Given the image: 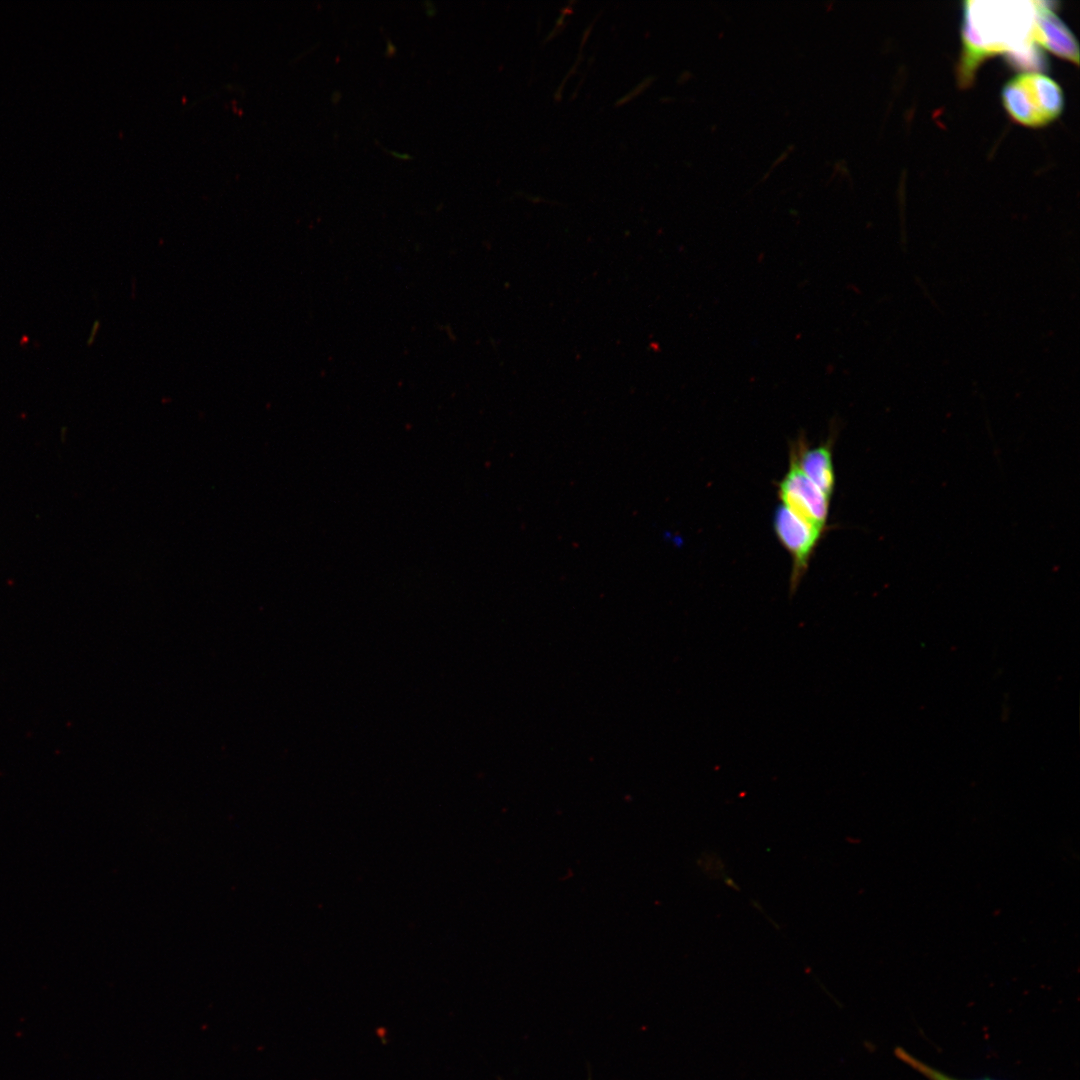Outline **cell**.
I'll use <instances>...</instances> for the list:
<instances>
[{
	"label": "cell",
	"instance_id": "4",
	"mask_svg": "<svg viewBox=\"0 0 1080 1080\" xmlns=\"http://www.w3.org/2000/svg\"><path fill=\"white\" fill-rule=\"evenodd\" d=\"M778 496L782 505L807 523L825 530L829 515L828 498L796 464L790 460L789 468L778 483Z\"/></svg>",
	"mask_w": 1080,
	"mask_h": 1080
},
{
	"label": "cell",
	"instance_id": "6",
	"mask_svg": "<svg viewBox=\"0 0 1080 1080\" xmlns=\"http://www.w3.org/2000/svg\"><path fill=\"white\" fill-rule=\"evenodd\" d=\"M792 460L801 472L831 499L835 488V472L830 441L816 447H807L798 440L790 451Z\"/></svg>",
	"mask_w": 1080,
	"mask_h": 1080
},
{
	"label": "cell",
	"instance_id": "1",
	"mask_svg": "<svg viewBox=\"0 0 1080 1080\" xmlns=\"http://www.w3.org/2000/svg\"><path fill=\"white\" fill-rule=\"evenodd\" d=\"M1036 1H967L964 7L963 41L967 70L985 56L1010 51L1011 55L1033 47Z\"/></svg>",
	"mask_w": 1080,
	"mask_h": 1080
},
{
	"label": "cell",
	"instance_id": "3",
	"mask_svg": "<svg viewBox=\"0 0 1080 1080\" xmlns=\"http://www.w3.org/2000/svg\"><path fill=\"white\" fill-rule=\"evenodd\" d=\"M773 528L778 541L792 560L789 583V592L792 596L808 569L810 559L824 530L802 520L782 504L774 512Z\"/></svg>",
	"mask_w": 1080,
	"mask_h": 1080
},
{
	"label": "cell",
	"instance_id": "2",
	"mask_svg": "<svg viewBox=\"0 0 1080 1080\" xmlns=\"http://www.w3.org/2000/svg\"><path fill=\"white\" fill-rule=\"evenodd\" d=\"M1002 101L1015 121L1029 127L1050 123L1064 106L1060 86L1038 72L1022 73L1008 81L1002 90Z\"/></svg>",
	"mask_w": 1080,
	"mask_h": 1080
},
{
	"label": "cell",
	"instance_id": "5",
	"mask_svg": "<svg viewBox=\"0 0 1080 1080\" xmlns=\"http://www.w3.org/2000/svg\"><path fill=\"white\" fill-rule=\"evenodd\" d=\"M1032 39L1055 55L1078 64L1079 49L1077 41L1068 27L1051 10L1047 2L1036 1Z\"/></svg>",
	"mask_w": 1080,
	"mask_h": 1080
},
{
	"label": "cell",
	"instance_id": "7",
	"mask_svg": "<svg viewBox=\"0 0 1080 1080\" xmlns=\"http://www.w3.org/2000/svg\"><path fill=\"white\" fill-rule=\"evenodd\" d=\"M895 1054H896L897 1058H899L903 1063H905L908 1066L912 1067L914 1070L921 1073L923 1076H925L929 1080H958V1079L950 1077V1076H948L946 1074H943L939 1070H937V1069H935V1068H933V1067H931L929 1065H926L924 1062L918 1060L917 1058L912 1056L910 1053H908L904 1049L897 1048L895 1050ZM984 1080H988V1079H984Z\"/></svg>",
	"mask_w": 1080,
	"mask_h": 1080
}]
</instances>
